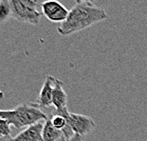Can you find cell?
Listing matches in <instances>:
<instances>
[{
	"label": "cell",
	"instance_id": "obj_12",
	"mask_svg": "<svg viewBox=\"0 0 147 141\" xmlns=\"http://www.w3.org/2000/svg\"><path fill=\"white\" fill-rule=\"evenodd\" d=\"M11 126L7 120H0V137H11Z\"/></svg>",
	"mask_w": 147,
	"mask_h": 141
},
{
	"label": "cell",
	"instance_id": "obj_5",
	"mask_svg": "<svg viewBox=\"0 0 147 141\" xmlns=\"http://www.w3.org/2000/svg\"><path fill=\"white\" fill-rule=\"evenodd\" d=\"M67 9L60 2L46 1L42 3V13L53 23H63L68 16Z\"/></svg>",
	"mask_w": 147,
	"mask_h": 141
},
{
	"label": "cell",
	"instance_id": "obj_4",
	"mask_svg": "<svg viewBox=\"0 0 147 141\" xmlns=\"http://www.w3.org/2000/svg\"><path fill=\"white\" fill-rule=\"evenodd\" d=\"M67 121L70 128L72 129L75 134L86 136L95 129L96 123L94 120L90 117L84 115L75 114V113H69L67 115Z\"/></svg>",
	"mask_w": 147,
	"mask_h": 141
},
{
	"label": "cell",
	"instance_id": "obj_3",
	"mask_svg": "<svg viewBox=\"0 0 147 141\" xmlns=\"http://www.w3.org/2000/svg\"><path fill=\"white\" fill-rule=\"evenodd\" d=\"M11 16L22 23L39 24L42 16V3L33 0H11Z\"/></svg>",
	"mask_w": 147,
	"mask_h": 141
},
{
	"label": "cell",
	"instance_id": "obj_11",
	"mask_svg": "<svg viewBox=\"0 0 147 141\" xmlns=\"http://www.w3.org/2000/svg\"><path fill=\"white\" fill-rule=\"evenodd\" d=\"M51 122L53 127L56 128L57 130H60V131L63 130L67 124V118L62 117V115H53V117L51 118Z\"/></svg>",
	"mask_w": 147,
	"mask_h": 141
},
{
	"label": "cell",
	"instance_id": "obj_9",
	"mask_svg": "<svg viewBox=\"0 0 147 141\" xmlns=\"http://www.w3.org/2000/svg\"><path fill=\"white\" fill-rule=\"evenodd\" d=\"M63 136L62 131L52 126L51 120L45 121L42 131V141H57Z\"/></svg>",
	"mask_w": 147,
	"mask_h": 141
},
{
	"label": "cell",
	"instance_id": "obj_10",
	"mask_svg": "<svg viewBox=\"0 0 147 141\" xmlns=\"http://www.w3.org/2000/svg\"><path fill=\"white\" fill-rule=\"evenodd\" d=\"M11 16V8L10 1H0V24Z\"/></svg>",
	"mask_w": 147,
	"mask_h": 141
},
{
	"label": "cell",
	"instance_id": "obj_8",
	"mask_svg": "<svg viewBox=\"0 0 147 141\" xmlns=\"http://www.w3.org/2000/svg\"><path fill=\"white\" fill-rule=\"evenodd\" d=\"M55 78L51 75L47 76L43 87L40 91L38 97V105L40 107L46 108L49 107L52 104V94H53V84Z\"/></svg>",
	"mask_w": 147,
	"mask_h": 141
},
{
	"label": "cell",
	"instance_id": "obj_1",
	"mask_svg": "<svg viewBox=\"0 0 147 141\" xmlns=\"http://www.w3.org/2000/svg\"><path fill=\"white\" fill-rule=\"evenodd\" d=\"M105 19H107V14L104 9L89 1H77L68 12L67 18L60 24L57 30L61 35L67 36Z\"/></svg>",
	"mask_w": 147,
	"mask_h": 141
},
{
	"label": "cell",
	"instance_id": "obj_16",
	"mask_svg": "<svg viewBox=\"0 0 147 141\" xmlns=\"http://www.w3.org/2000/svg\"><path fill=\"white\" fill-rule=\"evenodd\" d=\"M57 141H67V139H65L64 136H62L61 138H60V139H58Z\"/></svg>",
	"mask_w": 147,
	"mask_h": 141
},
{
	"label": "cell",
	"instance_id": "obj_2",
	"mask_svg": "<svg viewBox=\"0 0 147 141\" xmlns=\"http://www.w3.org/2000/svg\"><path fill=\"white\" fill-rule=\"evenodd\" d=\"M42 120H48L47 115L40 109L38 104L30 102L20 104L13 110H11L9 117L10 124L17 129L32 126Z\"/></svg>",
	"mask_w": 147,
	"mask_h": 141
},
{
	"label": "cell",
	"instance_id": "obj_15",
	"mask_svg": "<svg viewBox=\"0 0 147 141\" xmlns=\"http://www.w3.org/2000/svg\"><path fill=\"white\" fill-rule=\"evenodd\" d=\"M11 137H0V141H10Z\"/></svg>",
	"mask_w": 147,
	"mask_h": 141
},
{
	"label": "cell",
	"instance_id": "obj_7",
	"mask_svg": "<svg viewBox=\"0 0 147 141\" xmlns=\"http://www.w3.org/2000/svg\"><path fill=\"white\" fill-rule=\"evenodd\" d=\"M43 122L27 127V129L22 131L15 137H11L10 141H42Z\"/></svg>",
	"mask_w": 147,
	"mask_h": 141
},
{
	"label": "cell",
	"instance_id": "obj_13",
	"mask_svg": "<svg viewBox=\"0 0 147 141\" xmlns=\"http://www.w3.org/2000/svg\"><path fill=\"white\" fill-rule=\"evenodd\" d=\"M11 110H0V120H7L9 121Z\"/></svg>",
	"mask_w": 147,
	"mask_h": 141
},
{
	"label": "cell",
	"instance_id": "obj_6",
	"mask_svg": "<svg viewBox=\"0 0 147 141\" xmlns=\"http://www.w3.org/2000/svg\"><path fill=\"white\" fill-rule=\"evenodd\" d=\"M63 81L55 79L53 84V94H52V105L54 106L57 114L64 117H67L69 112L67 110V96L64 89Z\"/></svg>",
	"mask_w": 147,
	"mask_h": 141
},
{
	"label": "cell",
	"instance_id": "obj_14",
	"mask_svg": "<svg viewBox=\"0 0 147 141\" xmlns=\"http://www.w3.org/2000/svg\"><path fill=\"white\" fill-rule=\"evenodd\" d=\"M67 141H84V136H79V134H74V136Z\"/></svg>",
	"mask_w": 147,
	"mask_h": 141
}]
</instances>
